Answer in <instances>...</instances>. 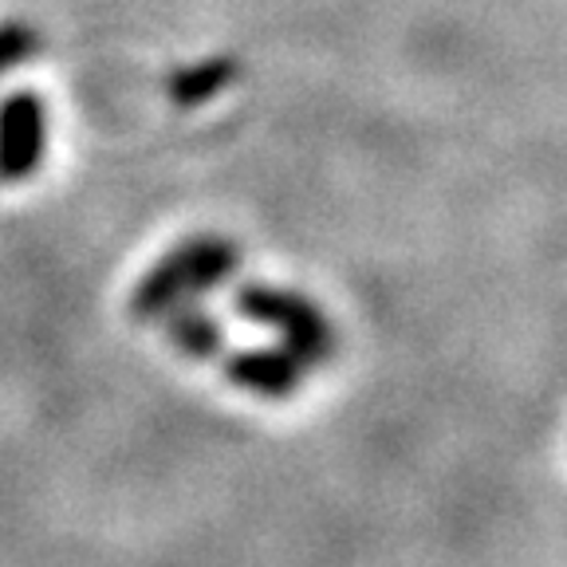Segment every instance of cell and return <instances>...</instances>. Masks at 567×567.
<instances>
[{"label": "cell", "instance_id": "obj_1", "mask_svg": "<svg viewBox=\"0 0 567 567\" xmlns=\"http://www.w3.org/2000/svg\"><path fill=\"white\" fill-rule=\"evenodd\" d=\"M240 268V248L237 240L217 237V233H202V237H186L169 248L166 257L134 284L131 292V316L138 323H154L177 303H194L197 296L217 292L237 276Z\"/></svg>", "mask_w": 567, "mask_h": 567}, {"label": "cell", "instance_id": "obj_2", "mask_svg": "<svg viewBox=\"0 0 567 567\" xmlns=\"http://www.w3.org/2000/svg\"><path fill=\"white\" fill-rule=\"evenodd\" d=\"M233 308L245 323H260V328L276 331L284 351L296 354L303 367H323L336 359L339 336L331 328L328 311L292 288L248 280L233 292Z\"/></svg>", "mask_w": 567, "mask_h": 567}, {"label": "cell", "instance_id": "obj_3", "mask_svg": "<svg viewBox=\"0 0 567 567\" xmlns=\"http://www.w3.org/2000/svg\"><path fill=\"white\" fill-rule=\"evenodd\" d=\"M48 151V111L35 91L0 99V186H17L40 169Z\"/></svg>", "mask_w": 567, "mask_h": 567}, {"label": "cell", "instance_id": "obj_4", "mask_svg": "<svg viewBox=\"0 0 567 567\" xmlns=\"http://www.w3.org/2000/svg\"><path fill=\"white\" fill-rule=\"evenodd\" d=\"M225 374L233 386L260 394V399H292L303 386V363L284 347H248V351L229 354Z\"/></svg>", "mask_w": 567, "mask_h": 567}, {"label": "cell", "instance_id": "obj_5", "mask_svg": "<svg viewBox=\"0 0 567 567\" xmlns=\"http://www.w3.org/2000/svg\"><path fill=\"white\" fill-rule=\"evenodd\" d=\"M166 323V336L177 351L194 359V363H209V359H221L225 351V328L213 316H205L197 303H177L174 311L162 316Z\"/></svg>", "mask_w": 567, "mask_h": 567}, {"label": "cell", "instance_id": "obj_6", "mask_svg": "<svg viewBox=\"0 0 567 567\" xmlns=\"http://www.w3.org/2000/svg\"><path fill=\"white\" fill-rule=\"evenodd\" d=\"M240 80V63L233 55H209L202 63H186L169 75V99L177 106H202L229 91Z\"/></svg>", "mask_w": 567, "mask_h": 567}, {"label": "cell", "instance_id": "obj_7", "mask_svg": "<svg viewBox=\"0 0 567 567\" xmlns=\"http://www.w3.org/2000/svg\"><path fill=\"white\" fill-rule=\"evenodd\" d=\"M35 52H40V40H35L32 28L20 24V20H4V24H0V80H4L9 71L24 68Z\"/></svg>", "mask_w": 567, "mask_h": 567}]
</instances>
